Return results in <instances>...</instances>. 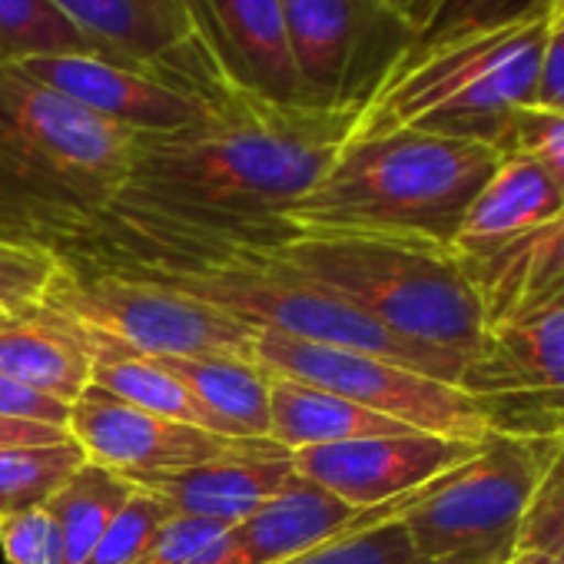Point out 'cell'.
I'll use <instances>...</instances> for the list:
<instances>
[{
    "mask_svg": "<svg viewBox=\"0 0 564 564\" xmlns=\"http://www.w3.org/2000/svg\"><path fill=\"white\" fill-rule=\"evenodd\" d=\"M229 528L206 521V518H189V514H173L156 538L147 544V551L133 564H193L203 551H209Z\"/></svg>",
    "mask_w": 564,
    "mask_h": 564,
    "instance_id": "32",
    "label": "cell"
},
{
    "mask_svg": "<svg viewBox=\"0 0 564 564\" xmlns=\"http://www.w3.org/2000/svg\"><path fill=\"white\" fill-rule=\"evenodd\" d=\"M478 445L481 442H462L432 432H402L303 448L293 452V468L300 478L366 511L432 485L468 462Z\"/></svg>",
    "mask_w": 564,
    "mask_h": 564,
    "instance_id": "12",
    "label": "cell"
},
{
    "mask_svg": "<svg viewBox=\"0 0 564 564\" xmlns=\"http://www.w3.org/2000/svg\"><path fill=\"white\" fill-rule=\"evenodd\" d=\"M419 432L333 392L313 389L306 382L269 376V442L282 452H303L316 445H339L356 438Z\"/></svg>",
    "mask_w": 564,
    "mask_h": 564,
    "instance_id": "20",
    "label": "cell"
},
{
    "mask_svg": "<svg viewBox=\"0 0 564 564\" xmlns=\"http://www.w3.org/2000/svg\"><path fill=\"white\" fill-rule=\"evenodd\" d=\"M0 313H4V310H0Z\"/></svg>",
    "mask_w": 564,
    "mask_h": 564,
    "instance_id": "40",
    "label": "cell"
},
{
    "mask_svg": "<svg viewBox=\"0 0 564 564\" xmlns=\"http://www.w3.org/2000/svg\"><path fill=\"white\" fill-rule=\"evenodd\" d=\"M51 4L94 41L104 61L147 70L206 104L223 100L236 87L206 41L193 0H51Z\"/></svg>",
    "mask_w": 564,
    "mask_h": 564,
    "instance_id": "10",
    "label": "cell"
},
{
    "mask_svg": "<svg viewBox=\"0 0 564 564\" xmlns=\"http://www.w3.org/2000/svg\"><path fill=\"white\" fill-rule=\"evenodd\" d=\"M137 481L117 475L104 465L84 462L47 501V514L54 518L61 541H64V564H84L97 541L104 538L107 524L117 511L133 498Z\"/></svg>",
    "mask_w": 564,
    "mask_h": 564,
    "instance_id": "23",
    "label": "cell"
},
{
    "mask_svg": "<svg viewBox=\"0 0 564 564\" xmlns=\"http://www.w3.org/2000/svg\"><path fill=\"white\" fill-rule=\"evenodd\" d=\"M505 153H521L531 163H538L564 196V113L521 107L511 120Z\"/></svg>",
    "mask_w": 564,
    "mask_h": 564,
    "instance_id": "30",
    "label": "cell"
},
{
    "mask_svg": "<svg viewBox=\"0 0 564 564\" xmlns=\"http://www.w3.org/2000/svg\"><path fill=\"white\" fill-rule=\"evenodd\" d=\"M252 362H259L269 376L306 382L419 432L462 442H485L495 432L481 399L366 352L256 329Z\"/></svg>",
    "mask_w": 564,
    "mask_h": 564,
    "instance_id": "8",
    "label": "cell"
},
{
    "mask_svg": "<svg viewBox=\"0 0 564 564\" xmlns=\"http://www.w3.org/2000/svg\"><path fill=\"white\" fill-rule=\"evenodd\" d=\"M293 67L310 107L362 113L415 44L386 0H279Z\"/></svg>",
    "mask_w": 564,
    "mask_h": 564,
    "instance_id": "9",
    "label": "cell"
},
{
    "mask_svg": "<svg viewBox=\"0 0 564 564\" xmlns=\"http://www.w3.org/2000/svg\"><path fill=\"white\" fill-rule=\"evenodd\" d=\"M481 296L485 329L564 303V209L521 239L462 259Z\"/></svg>",
    "mask_w": 564,
    "mask_h": 564,
    "instance_id": "17",
    "label": "cell"
},
{
    "mask_svg": "<svg viewBox=\"0 0 564 564\" xmlns=\"http://www.w3.org/2000/svg\"><path fill=\"white\" fill-rule=\"evenodd\" d=\"M412 564H458V561H425V557H415Z\"/></svg>",
    "mask_w": 564,
    "mask_h": 564,
    "instance_id": "39",
    "label": "cell"
},
{
    "mask_svg": "<svg viewBox=\"0 0 564 564\" xmlns=\"http://www.w3.org/2000/svg\"><path fill=\"white\" fill-rule=\"evenodd\" d=\"M265 252L399 339L465 362L481 349V296L452 249L372 232H293Z\"/></svg>",
    "mask_w": 564,
    "mask_h": 564,
    "instance_id": "4",
    "label": "cell"
},
{
    "mask_svg": "<svg viewBox=\"0 0 564 564\" xmlns=\"http://www.w3.org/2000/svg\"><path fill=\"white\" fill-rule=\"evenodd\" d=\"M505 564H564V561H557V557H551V554H544V551H528V547H518Z\"/></svg>",
    "mask_w": 564,
    "mask_h": 564,
    "instance_id": "38",
    "label": "cell"
},
{
    "mask_svg": "<svg viewBox=\"0 0 564 564\" xmlns=\"http://www.w3.org/2000/svg\"><path fill=\"white\" fill-rule=\"evenodd\" d=\"M518 547L564 561V438H554V455L524 514Z\"/></svg>",
    "mask_w": 564,
    "mask_h": 564,
    "instance_id": "29",
    "label": "cell"
},
{
    "mask_svg": "<svg viewBox=\"0 0 564 564\" xmlns=\"http://www.w3.org/2000/svg\"><path fill=\"white\" fill-rule=\"evenodd\" d=\"M156 362L170 369L213 419H219L226 435H269V372L259 362L246 356H173Z\"/></svg>",
    "mask_w": 564,
    "mask_h": 564,
    "instance_id": "21",
    "label": "cell"
},
{
    "mask_svg": "<svg viewBox=\"0 0 564 564\" xmlns=\"http://www.w3.org/2000/svg\"><path fill=\"white\" fill-rule=\"evenodd\" d=\"M528 107L564 113V0H554L551 4L547 24H544L538 84H534V97Z\"/></svg>",
    "mask_w": 564,
    "mask_h": 564,
    "instance_id": "34",
    "label": "cell"
},
{
    "mask_svg": "<svg viewBox=\"0 0 564 564\" xmlns=\"http://www.w3.org/2000/svg\"><path fill=\"white\" fill-rule=\"evenodd\" d=\"M0 419H24V422H44V425H57L67 429L70 422V405L47 399L21 382H14L11 376L0 372Z\"/></svg>",
    "mask_w": 564,
    "mask_h": 564,
    "instance_id": "35",
    "label": "cell"
},
{
    "mask_svg": "<svg viewBox=\"0 0 564 564\" xmlns=\"http://www.w3.org/2000/svg\"><path fill=\"white\" fill-rule=\"evenodd\" d=\"M70 432L44 422H24V419H0V448H24V445H61Z\"/></svg>",
    "mask_w": 564,
    "mask_h": 564,
    "instance_id": "36",
    "label": "cell"
},
{
    "mask_svg": "<svg viewBox=\"0 0 564 564\" xmlns=\"http://www.w3.org/2000/svg\"><path fill=\"white\" fill-rule=\"evenodd\" d=\"M84 339L147 359L246 356L256 329L163 282L90 259H61L41 303Z\"/></svg>",
    "mask_w": 564,
    "mask_h": 564,
    "instance_id": "6",
    "label": "cell"
},
{
    "mask_svg": "<svg viewBox=\"0 0 564 564\" xmlns=\"http://www.w3.org/2000/svg\"><path fill=\"white\" fill-rule=\"evenodd\" d=\"M84 346L94 356L90 386H97V389H104V392H110V395L137 405V409H147L153 415L226 435L219 419H213L206 412V405L170 369H163L156 359H147V356L127 352V349H113V346H100V343H90V339H84ZM226 438H232V435H226Z\"/></svg>",
    "mask_w": 564,
    "mask_h": 564,
    "instance_id": "22",
    "label": "cell"
},
{
    "mask_svg": "<svg viewBox=\"0 0 564 564\" xmlns=\"http://www.w3.org/2000/svg\"><path fill=\"white\" fill-rule=\"evenodd\" d=\"M389 8H395L412 28H415V37L422 34V28L429 24V18H432V11H435V4L438 0H386Z\"/></svg>",
    "mask_w": 564,
    "mask_h": 564,
    "instance_id": "37",
    "label": "cell"
},
{
    "mask_svg": "<svg viewBox=\"0 0 564 564\" xmlns=\"http://www.w3.org/2000/svg\"><path fill=\"white\" fill-rule=\"evenodd\" d=\"M554 455V438L491 432L478 452L435 478L402 514L415 557L458 564H505L531 498Z\"/></svg>",
    "mask_w": 564,
    "mask_h": 564,
    "instance_id": "7",
    "label": "cell"
},
{
    "mask_svg": "<svg viewBox=\"0 0 564 564\" xmlns=\"http://www.w3.org/2000/svg\"><path fill=\"white\" fill-rule=\"evenodd\" d=\"M84 462V448L74 438L61 445L0 448V514L41 508Z\"/></svg>",
    "mask_w": 564,
    "mask_h": 564,
    "instance_id": "24",
    "label": "cell"
},
{
    "mask_svg": "<svg viewBox=\"0 0 564 564\" xmlns=\"http://www.w3.org/2000/svg\"><path fill=\"white\" fill-rule=\"evenodd\" d=\"M137 153V133L0 64V239L57 256L100 229Z\"/></svg>",
    "mask_w": 564,
    "mask_h": 564,
    "instance_id": "2",
    "label": "cell"
},
{
    "mask_svg": "<svg viewBox=\"0 0 564 564\" xmlns=\"http://www.w3.org/2000/svg\"><path fill=\"white\" fill-rule=\"evenodd\" d=\"M0 554L8 564H64V541L44 505L0 514Z\"/></svg>",
    "mask_w": 564,
    "mask_h": 564,
    "instance_id": "31",
    "label": "cell"
},
{
    "mask_svg": "<svg viewBox=\"0 0 564 564\" xmlns=\"http://www.w3.org/2000/svg\"><path fill=\"white\" fill-rule=\"evenodd\" d=\"M70 438L84 448V458L104 465L133 481L160 471L189 468L213 462L229 452H242L265 438H226L196 425H183L147 409H137L97 386H87L84 395L70 405L67 422Z\"/></svg>",
    "mask_w": 564,
    "mask_h": 564,
    "instance_id": "11",
    "label": "cell"
},
{
    "mask_svg": "<svg viewBox=\"0 0 564 564\" xmlns=\"http://www.w3.org/2000/svg\"><path fill=\"white\" fill-rule=\"evenodd\" d=\"M564 209V196L547 173L521 153H501L498 170L488 176L475 203L468 206L452 252L458 259L495 252L524 232L544 226Z\"/></svg>",
    "mask_w": 564,
    "mask_h": 564,
    "instance_id": "19",
    "label": "cell"
},
{
    "mask_svg": "<svg viewBox=\"0 0 564 564\" xmlns=\"http://www.w3.org/2000/svg\"><path fill=\"white\" fill-rule=\"evenodd\" d=\"M223 74L256 97L310 107L300 87L279 0H193Z\"/></svg>",
    "mask_w": 564,
    "mask_h": 564,
    "instance_id": "15",
    "label": "cell"
},
{
    "mask_svg": "<svg viewBox=\"0 0 564 564\" xmlns=\"http://www.w3.org/2000/svg\"><path fill=\"white\" fill-rule=\"evenodd\" d=\"M14 67L34 77L37 84L70 97L100 120L117 123L137 137H163L186 130L213 107L147 70L90 54L24 57L14 61Z\"/></svg>",
    "mask_w": 564,
    "mask_h": 564,
    "instance_id": "13",
    "label": "cell"
},
{
    "mask_svg": "<svg viewBox=\"0 0 564 564\" xmlns=\"http://www.w3.org/2000/svg\"><path fill=\"white\" fill-rule=\"evenodd\" d=\"M462 389L485 402L564 395V303L488 326L462 372Z\"/></svg>",
    "mask_w": 564,
    "mask_h": 564,
    "instance_id": "16",
    "label": "cell"
},
{
    "mask_svg": "<svg viewBox=\"0 0 564 564\" xmlns=\"http://www.w3.org/2000/svg\"><path fill=\"white\" fill-rule=\"evenodd\" d=\"M554 0H438L429 24L415 37L412 51H425L435 44H448L458 37L498 31L528 18H541L551 11ZM409 51V54H412Z\"/></svg>",
    "mask_w": 564,
    "mask_h": 564,
    "instance_id": "25",
    "label": "cell"
},
{
    "mask_svg": "<svg viewBox=\"0 0 564 564\" xmlns=\"http://www.w3.org/2000/svg\"><path fill=\"white\" fill-rule=\"evenodd\" d=\"M170 518L173 508L160 495L137 485L133 498L117 511V518L107 524L104 538L84 564H133Z\"/></svg>",
    "mask_w": 564,
    "mask_h": 564,
    "instance_id": "26",
    "label": "cell"
},
{
    "mask_svg": "<svg viewBox=\"0 0 564 564\" xmlns=\"http://www.w3.org/2000/svg\"><path fill=\"white\" fill-rule=\"evenodd\" d=\"M61 256L37 242L0 239V310L37 306Z\"/></svg>",
    "mask_w": 564,
    "mask_h": 564,
    "instance_id": "28",
    "label": "cell"
},
{
    "mask_svg": "<svg viewBox=\"0 0 564 564\" xmlns=\"http://www.w3.org/2000/svg\"><path fill=\"white\" fill-rule=\"evenodd\" d=\"M412 561H415V547L405 528L399 524V518H392L369 528H356L310 554L279 564H412Z\"/></svg>",
    "mask_w": 564,
    "mask_h": 564,
    "instance_id": "27",
    "label": "cell"
},
{
    "mask_svg": "<svg viewBox=\"0 0 564 564\" xmlns=\"http://www.w3.org/2000/svg\"><path fill=\"white\" fill-rule=\"evenodd\" d=\"M0 372L74 405L94 376V356L70 323L44 306L0 313Z\"/></svg>",
    "mask_w": 564,
    "mask_h": 564,
    "instance_id": "18",
    "label": "cell"
},
{
    "mask_svg": "<svg viewBox=\"0 0 564 564\" xmlns=\"http://www.w3.org/2000/svg\"><path fill=\"white\" fill-rule=\"evenodd\" d=\"M547 14L412 51L362 110L352 137L422 130L505 153L514 113L534 97Z\"/></svg>",
    "mask_w": 564,
    "mask_h": 564,
    "instance_id": "5",
    "label": "cell"
},
{
    "mask_svg": "<svg viewBox=\"0 0 564 564\" xmlns=\"http://www.w3.org/2000/svg\"><path fill=\"white\" fill-rule=\"evenodd\" d=\"M488 143L392 130L349 137L326 176L286 213L293 232H372L452 249L458 226L498 170Z\"/></svg>",
    "mask_w": 564,
    "mask_h": 564,
    "instance_id": "3",
    "label": "cell"
},
{
    "mask_svg": "<svg viewBox=\"0 0 564 564\" xmlns=\"http://www.w3.org/2000/svg\"><path fill=\"white\" fill-rule=\"evenodd\" d=\"M485 402V399H481ZM495 432L547 435L564 438V395H531V399H488L485 402Z\"/></svg>",
    "mask_w": 564,
    "mask_h": 564,
    "instance_id": "33",
    "label": "cell"
},
{
    "mask_svg": "<svg viewBox=\"0 0 564 564\" xmlns=\"http://www.w3.org/2000/svg\"><path fill=\"white\" fill-rule=\"evenodd\" d=\"M293 475V455L265 438L213 462L147 475L137 485L160 495L173 508V514L206 518L232 528L259 511L269 498H275Z\"/></svg>",
    "mask_w": 564,
    "mask_h": 564,
    "instance_id": "14",
    "label": "cell"
},
{
    "mask_svg": "<svg viewBox=\"0 0 564 564\" xmlns=\"http://www.w3.org/2000/svg\"><path fill=\"white\" fill-rule=\"evenodd\" d=\"M359 117L232 87L193 127L137 137L110 216L160 239L275 246L293 236L286 213L326 176Z\"/></svg>",
    "mask_w": 564,
    "mask_h": 564,
    "instance_id": "1",
    "label": "cell"
}]
</instances>
